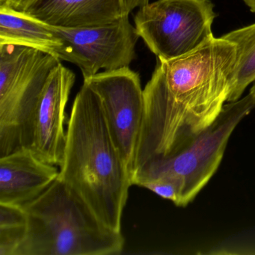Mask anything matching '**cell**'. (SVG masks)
Wrapping results in <instances>:
<instances>
[{
	"instance_id": "e0dca14e",
	"label": "cell",
	"mask_w": 255,
	"mask_h": 255,
	"mask_svg": "<svg viewBox=\"0 0 255 255\" xmlns=\"http://www.w3.org/2000/svg\"><path fill=\"white\" fill-rule=\"evenodd\" d=\"M243 1L250 8L251 11L255 14V0H243Z\"/></svg>"
},
{
	"instance_id": "2e32d148",
	"label": "cell",
	"mask_w": 255,
	"mask_h": 255,
	"mask_svg": "<svg viewBox=\"0 0 255 255\" xmlns=\"http://www.w3.org/2000/svg\"><path fill=\"white\" fill-rule=\"evenodd\" d=\"M125 15H129L135 8H140L150 2V0H120Z\"/></svg>"
},
{
	"instance_id": "6da1fadb",
	"label": "cell",
	"mask_w": 255,
	"mask_h": 255,
	"mask_svg": "<svg viewBox=\"0 0 255 255\" xmlns=\"http://www.w3.org/2000/svg\"><path fill=\"white\" fill-rule=\"evenodd\" d=\"M236 63L235 44L222 37L180 57L158 59L144 89L133 173L175 156L213 125L228 102Z\"/></svg>"
},
{
	"instance_id": "5b68a950",
	"label": "cell",
	"mask_w": 255,
	"mask_h": 255,
	"mask_svg": "<svg viewBox=\"0 0 255 255\" xmlns=\"http://www.w3.org/2000/svg\"><path fill=\"white\" fill-rule=\"evenodd\" d=\"M255 108L251 93L228 102L213 125L186 149L175 156L153 162L134 172L132 185L141 186L156 177L170 179L178 192L176 206L185 207L192 202L217 171L231 134L240 122Z\"/></svg>"
},
{
	"instance_id": "5bb4252c",
	"label": "cell",
	"mask_w": 255,
	"mask_h": 255,
	"mask_svg": "<svg viewBox=\"0 0 255 255\" xmlns=\"http://www.w3.org/2000/svg\"><path fill=\"white\" fill-rule=\"evenodd\" d=\"M26 233V216L20 206L0 204V255H15Z\"/></svg>"
},
{
	"instance_id": "ba28073f",
	"label": "cell",
	"mask_w": 255,
	"mask_h": 255,
	"mask_svg": "<svg viewBox=\"0 0 255 255\" xmlns=\"http://www.w3.org/2000/svg\"><path fill=\"white\" fill-rule=\"evenodd\" d=\"M68 46L69 62L89 78L100 70L115 71L129 67L136 58L135 46L140 38L129 15L104 26L61 28L47 24Z\"/></svg>"
},
{
	"instance_id": "8fae6325",
	"label": "cell",
	"mask_w": 255,
	"mask_h": 255,
	"mask_svg": "<svg viewBox=\"0 0 255 255\" xmlns=\"http://www.w3.org/2000/svg\"><path fill=\"white\" fill-rule=\"evenodd\" d=\"M26 12L61 28L104 26L125 15L120 0H42Z\"/></svg>"
},
{
	"instance_id": "9c48e42d",
	"label": "cell",
	"mask_w": 255,
	"mask_h": 255,
	"mask_svg": "<svg viewBox=\"0 0 255 255\" xmlns=\"http://www.w3.org/2000/svg\"><path fill=\"white\" fill-rule=\"evenodd\" d=\"M76 76L59 64L52 71L32 123L30 148L44 162L61 166L67 141L65 110Z\"/></svg>"
},
{
	"instance_id": "9a60e30c",
	"label": "cell",
	"mask_w": 255,
	"mask_h": 255,
	"mask_svg": "<svg viewBox=\"0 0 255 255\" xmlns=\"http://www.w3.org/2000/svg\"><path fill=\"white\" fill-rule=\"evenodd\" d=\"M42 0H0V5H8L17 11H29Z\"/></svg>"
},
{
	"instance_id": "30bf717a",
	"label": "cell",
	"mask_w": 255,
	"mask_h": 255,
	"mask_svg": "<svg viewBox=\"0 0 255 255\" xmlns=\"http://www.w3.org/2000/svg\"><path fill=\"white\" fill-rule=\"evenodd\" d=\"M59 175L56 165L40 159L30 147L0 156V204L23 207L41 195Z\"/></svg>"
},
{
	"instance_id": "8992f818",
	"label": "cell",
	"mask_w": 255,
	"mask_h": 255,
	"mask_svg": "<svg viewBox=\"0 0 255 255\" xmlns=\"http://www.w3.org/2000/svg\"><path fill=\"white\" fill-rule=\"evenodd\" d=\"M216 17L210 0H156L138 8L134 26L157 59L169 60L212 39Z\"/></svg>"
},
{
	"instance_id": "52a82bcc",
	"label": "cell",
	"mask_w": 255,
	"mask_h": 255,
	"mask_svg": "<svg viewBox=\"0 0 255 255\" xmlns=\"http://www.w3.org/2000/svg\"><path fill=\"white\" fill-rule=\"evenodd\" d=\"M84 83L99 100L112 139L132 179L144 113L139 75L128 67L98 73Z\"/></svg>"
},
{
	"instance_id": "277c9868",
	"label": "cell",
	"mask_w": 255,
	"mask_h": 255,
	"mask_svg": "<svg viewBox=\"0 0 255 255\" xmlns=\"http://www.w3.org/2000/svg\"><path fill=\"white\" fill-rule=\"evenodd\" d=\"M60 62L36 49L0 44V156L30 147L35 111Z\"/></svg>"
},
{
	"instance_id": "3957f363",
	"label": "cell",
	"mask_w": 255,
	"mask_h": 255,
	"mask_svg": "<svg viewBox=\"0 0 255 255\" xmlns=\"http://www.w3.org/2000/svg\"><path fill=\"white\" fill-rule=\"evenodd\" d=\"M26 233L15 255H115L122 253V231L103 223L60 179L23 206Z\"/></svg>"
},
{
	"instance_id": "7a4b0ae2",
	"label": "cell",
	"mask_w": 255,
	"mask_h": 255,
	"mask_svg": "<svg viewBox=\"0 0 255 255\" xmlns=\"http://www.w3.org/2000/svg\"><path fill=\"white\" fill-rule=\"evenodd\" d=\"M59 178L103 223L122 231L132 179L112 139L99 100L84 82L71 109Z\"/></svg>"
},
{
	"instance_id": "ac0fdd59",
	"label": "cell",
	"mask_w": 255,
	"mask_h": 255,
	"mask_svg": "<svg viewBox=\"0 0 255 255\" xmlns=\"http://www.w3.org/2000/svg\"><path fill=\"white\" fill-rule=\"evenodd\" d=\"M251 94H252V95H254V96H255V93H252V92H250Z\"/></svg>"
},
{
	"instance_id": "4fadbf2b",
	"label": "cell",
	"mask_w": 255,
	"mask_h": 255,
	"mask_svg": "<svg viewBox=\"0 0 255 255\" xmlns=\"http://www.w3.org/2000/svg\"><path fill=\"white\" fill-rule=\"evenodd\" d=\"M222 37L234 43L237 49V63L228 100L234 102L242 98L250 85L253 84L250 92L255 93V23Z\"/></svg>"
},
{
	"instance_id": "7c38bea8",
	"label": "cell",
	"mask_w": 255,
	"mask_h": 255,
	"mask_svg": "<svg viewBox=\"0 0 255 255\" xmlns=\"http://www.w3.org/2000/svg\"><path fill=\"white\" fill-rule=\"evenodd\" d=\"M0 44L31 47L69 62L68 46L46 23L8 5H0Z\"/></svg>"
}]
</instances>
